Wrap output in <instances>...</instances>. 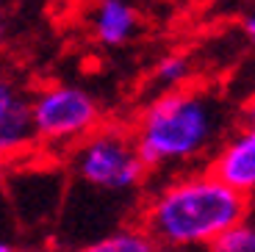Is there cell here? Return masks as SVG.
<instances>
[{
    "label": "cell",
    "instance_id": "1",
    "mask_svg": "<svg viewBox=\"0 0 255 252\" xmlns=\"http://www.w3.org/2000/svg\"><path fill=\"white\" fill-rule=\"evenodd\" d=\"M253 197L228 186L208 166L161 175L139 208V225L161 252L208 250L219 233L247 219Z\"/></svg>",
    "mask_w": 255,
    "mask_h": 252
},
{
    "label": "cell",
    "instance_id": "2",
    "mask_svg": "<svg viewBox=\"0 0 255 252\" xmlns=\"http://www.w3.org/2000/svg\"><path fill=\"white\" fill-rule=\"evenodd\" d=\"M139 155L150 175L208 166L228 136V106L208 86L155 92L130 122Z\"/></svg>",
    "mask_w": 255,
    "mask_h": 252
},
{
    "label": "cell",
    "instance_id": "3",
    "mask_svg": "<svg viewBox=\"0 0 255 252\" xmlns=\"http://www.w3.org/2000/svg\"><path fill=\"white\" fill-rule=\"evenodd\" d=\"M61 158L75 180L109 194L136 191L147 177H153L139 155L133 130L125 122H100Z\"/></svg>",
    "mask_w": 255,
    "mask_h": 252
},
{
    "label": "cell",
    "instance_id": "4",
    "mask_svg": "<svg viewBox=\"0 0 255 252\" xmlns=\"http://www.w3.org/2000/svg\"><path fill=\"white\" fill-rule=\"evenodd\" d=\"M36 150L47 155H64L72 144L106 122L100 100L86 86L70 81H45L28 92Z\"/></svg>",
    "mask_w": 255,
    "mask_h": 252
},
{
    "label": "cell",
    "instance_id": "5",
    "mask_svg": "<svg viewBox=\"0 0 255 252\" xmlns=\"http://www.w3.org/2000/svg\"><path fill=\"white\" fill-rule=\"evenodd\" d=\"M83 25L97 47L120 50L139 36L144 22L133 0H89Z\"/></svg>",
    "mask_w": 255,
    "mask_h": 252
},
{
    "label": "cell",
    "instance_id": "6",
    "mask_svg": "<svg viewBox=\"0 0 255 252\" xmlns=\"http://www.w3.org/2000/svg\"><path fill=\"white\" fill-rule=\"evenodd\" d=\"M208 169L242 194L255 197V122H239L225 136L211 155Z\"/></svg>",
    "mask_w": 255,
    "mask_h": 252
},
{
    "label": "cell",
    "instance_id": "7",
    "mask_svg": "<svg viewBox=\"0 0 255 252\" xmlns=\"http://www.w3.org/2000/svg\"><path fill=\"white\" fill-rule=\"evenodd\" d=\"M36 136H33L28 100L0 117V161L11 166L28 155H36Z\"/></svg>",
    "mask_w": 255,
    "mask_h": 252
},
{
    "label": "cell",
    "instance_id": "8",
    "mask_svg": "<svg viewBox=\"0 0 255 252\" xmlns=\"http://www.w3.org/2000/svg\"><path fill=\"white\" fill-rule=\"evenodd\" d=\"M75 252H161V250L153 241V236L147 233L139 222H133V225L117 227L111 233L78 247Z\"/></svg>",
    "mask_w": 255,
    "mask_h": 252
},
{
    "label": "cell",
    "instance_id": "9",
    "mask_svg": "<svg viewBox=\"0 0 255 252\" xmlns=\"http://www.w3.org/2000/svg\"><path fill=\"white\" fill-rule=\"evenodd\" d=\"M155 92H169V89H183L194 81V64L186 53H166L155 61L150 72Z\"/></svg>",
    "mask_w": 255,
    "mask_h": 252
},
{
    "label": "cell",
    "instance_id": "10",
    "mask_svg": "<svg viewBox=\"0 0 255 252\" xmlns=\"http://www.w3.org/2000/svg\"><path fill=\"white\" fill-rule=\"evenodd\" d=\"M208 252H255V219H242L214 239Z\"/></svg>",
    "mask_w": 255,
    "mask_h": 252
},
{
    "label": "cell",
    "instance_id": "11",
    "mask_svg": "<svg viewBox=\"0 0 255 252\" xmlns=\"http://www.w3.org/2000/svg\"><path fill=\"white\" fill-rule=\"evenodd\" d=\"M25 100H28V92L22 89V83L14 75L0 70V117L6 111H11V108H17L19 103H25Z\"/></svg>",
    "mask_w": 255,
    "mask_h": 252
},
{
    "label": "cell",
    "instance_id": "12",
    "mask_svg": "<svg viewBox=\"0 0 255 252\" xmlns=\"http://www.w3.org/2000/svg\"><path fill=\"white\" fill-rule=\"evenodd\" d=\"M6 44H8V11L0 0V53L6 50Z\"/></svg>",
    "mask_w": 255,
    "mask_h": 252
},
{
    "label": "cell",
    "instance_id": "13",
    "mask_svg": "<svg viewBox=\"0 0 255 252\" xmlns=\"http://www.w3.org/2000/svg\"><path fill=\"white\" fill-rule=\"evenodd\" d=\"M244 36H247V44L255 53V11L247 14V19H244Z\"/></svg>",
    "mask_w": 255,
    "mask_h": 252
},
{
    "label": "cell",
    "instance_id": "14",
    "mask_svg": "<svg viewBox=\"0 0 255 252\" xmlns=\"http://www.w3.org/2000/svg\"><path fill=\"white\" fill-rule=\"evenodd\" d=\"M239 117H242V122H255V92L247 97V103L242 106V114H239Z\"/></svg>",
    "mask_w": 255,
    "mask_h": 252
},
{
    "label": "cell",
    "instance_id": "15",
    "mask_svg": "<svg viewBox=\"0 0 255 252\" xmlns=\"http://www.w3.org/2000/svg\"><path fill=\"white\" fill-rule=\"evenodd\" d=\"M0 252H19V250H17V244H14V241H8V239H3V236H0Z\"/></svg>",
    "mask_w": 255,
    "mask_h": 252
},
{
    "label": "cell",
    "instance_id": "16",
    "mask_svg": "<svg viewBox=\"0 0 255 252\" xmlns=\"http://www.w3.org/2000/svg\"><path fill=\"white\" fill-rule=\"evenodd\" d=\"M6 177H8V164H3V161H0V186L6 183Z\"/></svg>",
    "mask_w": 255,
    "mask_h": 252
}]
</instances>
